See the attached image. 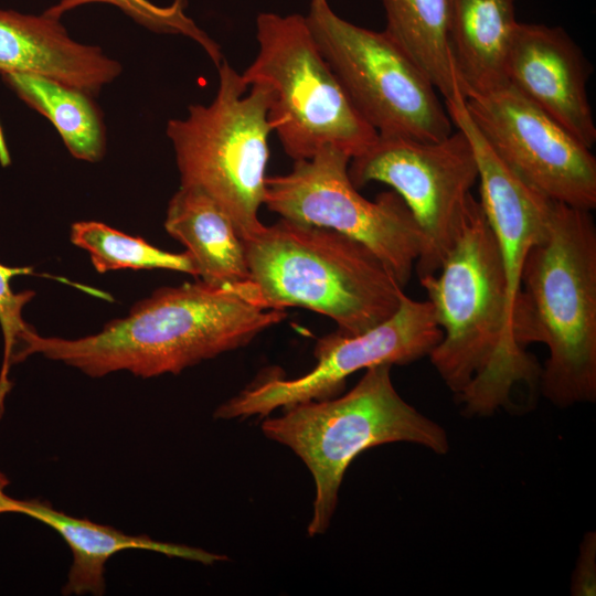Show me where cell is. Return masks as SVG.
<instances>
[{
	"instance_id": "obj_1",
	"label": "cell",
	"mask_w": 596,
	"mask_h": 596,
	"mask_svg": "<svg viewBox=\"0 0 596 596\" xmlns=\"http://www.w3.org/2000/svg\"><path fill=\"white\" fill-rule=\"evenodd\" d=\"M286 316L284 309L258 302L249 283L213 286L196 279L155 290L126 317L91 336L43 337L32 329L23 337L14 362L41 354L92 377L116 371L140 377L177 374L247 345Z\"/></svg>"
},
{
	"instance_id": "obj_2",
	"label": "cell",
	"mask_w": 596,
	"mask_h": 596,
	"mask_svg": "<svg viewBox=\"0 0 596 596\" xmlns=\"http://www.w3.org/2000/svg\"><path fill=\"white\" fill-rule=\"evenodd\" d=\"M418 279L443 333L428 356L466 414L509 407L517 385L540 381L535 359L512 338L500 252L472 194L441 266Z\"/></svg>"
},
{
	"instance_id": "obj_3",
	"label": "cell",
	"mask_w": 596,
	"mask_h": 596,
	"mask_svg": "<svg viewBox=\"0 0 596 596\" xmlns=\"http://www.w3.org/2000/svg\"><path fill=\"white\" fill-rule=\"evenodd\" d=\"M514 342L549 350L543 395L557 407L596 400V227L590 211L557 202L528 253L512 317Z\"/></svg>"
},
{
	"instance_id": "obj_4",
	"label": "cell",
	"mask_w": 596,
	"mask_h": 596,
	"mask_svg": "<svg viewBox=\"0 0 596 596\" xmlns=\"http://www.w3.org/2000/svg\"><path fill=\"white\" fill-rule=\"evenodd\" d=\"M242 241L258 302L316 311L344 333L383 322L405 294L369 247L329 228L280 217Z\"/></svg>"
},
{
	"instance_id": "obj_5",
	"label": "cell",
	"mask_w": 596,
	"mask_h": 596,
	"mask_svg": "<svg viewBox=\"0 0 596 596\" xmlns=\"http://www.w3.org/2000/svg\"><path fill=\"white\" fill-rule=\"evenodd\" d=\"M391 368L372 365L344 395L296 404L262 423L264 435L290 448L312 475L316 496L309 536L327 531L345 470L364 450L400 441L438 455L449 450L446 430L397 393Z\"/></svg>"
},
{
	"instance_id": "obj_6",
	"label": "cell",
	"mask_w": 596,
	"mask_h": 596,
	"mask_svg": "<svg viewBox=\"0 0 596 596\" xmlns=\"http://www.w3.org/2000/svg\"><path fill=\"white\" fill-rule=\"evenodd\" d=\"M258 52L242 78L269 92L268 121L294 161L331 146L351 159L376 139L297 13L262 12L256 18Z\"/></svg>"
},
{
	"instance_id": "obj_7",
	"label": "cell",
	"mask_w": 596,
	"mask_h": 596,
	"mask_svg": "<svg viewBox=\"0 0 596 596\" xmlns=\"http://www.w3.org/2000/svg\"><path fill=\"white\" fill-rule=\"evenodd\" d=\"M209 105L189 106L187 117L170 119V139L181 185L200 189L231 217L241 238L258 231L269 157V92L247 86L224 58Z\"/></svg>"
},
{
	"instance_id": "obj_8",
	"label": "cell",
	"mask_w": 596,
	"mask_h": 596,
	"mask_svg": "<svg viewBox=\"0 0 596 596\" xmlns=\"http://www.w3.org/2000/svg\"><path fill=\"white\" fill-rule=\"evenodd\" d=\"M306 20L324 60L377 135L437 141L454 131L430 79L385 31L340 18L327 0H311Z\"/></svg>"
},
{
	"instance_id": "obj_9",
	"label": "cell",
	"mask_w": 596,
	"mask_h": 596,
	"mask_svg": "<svg viewBox=\"0 0 596 596\" xmlns=\"http://www.w3.org/2000/svg\"><path fill=\"white\" fill-rule=\"evenodd\" d=\"M351 158L327 146L295 161L290 172L266 178L264 205L281 219L320 226L369 247L404 287L423 253L424 235L394 191L371 201L350 180Z\"/></svg>"
},
{
	"instance_id": "obj_10",
	"label": "cell",
	"mask_w": 596,
	"mask_h": 596,
	"mask_svg": "<svg viewBox=\"0 0 596 596\" xmlns=\"http://www.w3.org/2000/svg\"><path fill=\"white\" fill-rule=\"evenodd\" d=\"M356 189L370 182L390 185L405 202L424 235L415 264L418 278L435 274L456 238L465 203L478 182L473 147L457 128L437 141L377 136L348 168Z\"/></svg>"
},
{
	"instance_id": "obj_11",
	"label": "cell",
	"mask_w": 596,
	"mask_h": 596,
	"mask_svg": "<svg viewBox=\"0 0 596 596\" xmlns=\"http://www.w3.org/2000/svg\"><path fill=\"white\" fill-rule=\"evenodd\" d=\"M441 334L430 302L404 294L397 310L377 326L355 334L337 329L318 340L317 363L305 375L289 380L270 377L244 389L219 406L214 417L267 416L280 407L336 397L356 371L377 364L414 362L428 355Z\"/></svg>"
},
{
	"instance_id": "obj_12",
	"label": "cell",
	"mask_w": 596,
	"mask_h": 596,
	"mask_svg": "<svg viewBox=\"0 0 596 596\" xmlns=\"http://www.w3.org/2000/svg\"><path fill=\"white\" fill-rule=\"evenodd\" d=\"M496 155L524 182L573 207H596V159L562 125L508 82L465 97Z\"/></svg>"
},
{
	"instance_id": "obj_13",
	"label": "cell",
	"mask_w": 596,
	"mask_h": 596,
	"mask_svg": "<svg viewBox=\"0 0 596 596\" xmlns=\"http://www.w3.org/2000/svg\"><path fill=\"white\" fill-rule=\"evenodd\" d=\"M590 67L561 28L519 22L505 63V81L592 149L596 125L587 96Z\"/></svg>"
},
{
	"instance_id": "obj_14",
	"label": "cell",
	"mask_w": 596,
	"mask_h": 596,
	"mask_svg": "<svg viewBox=\"0 0 596 596\" xmlns=\"http://www.w3.org/2000/svg\"><path fill=\"white\" fill-rule=\"evenodd\" d=\"M33 74L94 96L121 73L99 46L72 39L60 19L0 9V75Z\"/></svg>"
},
{
	"instance_id": "obj_15",
	"label": "cell",
	"mask_w": 596,
	"mask_h": 596,
	"mask_svg": "<svg viewBox=\"0 0 596 596\" xmlns=\"http://www.w3.org/2000/svg\"><path fill=\"white\" fill-rule=\"evenodd\" d=\"M20 513L52 528L71 549L73 563L62 589L64 595H103L106 562L116 553L126 550L158 552L203 564L226 558L201 549L155 541L146 535H129L108 525L71 517L35 500H23Z\"/></svg>"
},
{
	"instance_id": "obj_16",
	"label": "cell",
	"mask_w": 596,
	"mask_h": 596,
	"mask_svg": "<svg viewBox=\"0 0 596 596\" xmlns=\"http://www.w3.org/2000/svg\"><path fill=\"white\" fill-rule=\"evenodd\" d=\"M164 228L185 246L196 279L213 286L249 281L243 241L233 221L200 189L180 185L169 201Z\"/></svg>"
},
{
	"instance_id": "obj_17",
	"label": "cell",
	"mask_w": 596,
	"mask_h": 596,
	"mask_svg": "<svg viewBox=\"0 0 596 596\" xmlns=\"http://www.w3.org/2000/svg\"><path fill=\"white\" fill-rule=\"evenodd\" d=\"M514 0H450L449 43L464 97L505 83Z\"/></svg>"
},
{
	"instance_id": "obj_18",
	"label": "cell",
	"mask_w": 596,
	"mask_h": 596,
	"mask_svg": "<svg viewBox=\"0 0 596 596\" xmlns=\"http://www.w3.org/2000/svg\"><path fill=\"white\" fill-rule=\"evenodd\" d=\"M385 32L419 66L445 102L464 97L449 43L450 0H382Z\"/></svg>"
},
{
	"instance_id": "obj_19",
	"label": "cell",
	"mask_w": 596,
	"mask_h": 596,
	"mask_svg": "<svg viewBox=\"0 0 596 596\" xmlns=\"http://www.w3.org/2000/svg\"><path fill=\"white\" fill-rule=\"evenodd\" d=\"M2 79L54 125L73 157L88 162L104 157L106 129L92 95L40 75L13 73L2 75Z\"/></svg>"
},
{
	"instance_id": "obj_20",
	"label": "cell",
	"mask_w": 596,
	"mask_h": 596,
	"mask_svg": "<svg viewBox=\"0 0 596 596\" xmlns=\"http://www.w3.org/2000/svg\"><path fill=\"white\" fill-rule=\"evenodd\" d=\"M72 243L85 249L95 269L104 274L118 269H169L196 277L194 263L188 252L170 253L104 223L76 222L71 227Z\"/></svg>"
},
{
	"instance_id": "obj_21",
	"label": "cell",
	"mask_w": 596,
	"mask_h": 596,
	"mask_svg": "<svg viewBox=\"0 0 596 596\" xmlns=\"http://www.w3.org/2000/svg\"><path fill=\"white\" fill-rule=\"evenodd\" d=\"M89 3L114 6L150 31L190 38L216 67L224 60L221 46L185 13L188 0H173L168 6H158L149 0H60L44 12L61 19L64 13Z\"/></svg>"
},
{
	"instance_id": "obj_22",
	"label": "cell",
	"mask_w": 596,
	"mask_h": 596,
	"mask_svg": "<svg viewBox=\"0 0 596 596\" xmlns=\"http://www.w3.org/2000/svg\"><path fill=\"white\" fill-rule=\"evenodd\" d=\"M33 274L32 267H10L0 263V326L4 339V354L0 372V417L3 412L6 396L11 387L8 379L13 356L22 338L33 329L22 317L24 306L34 297V291L14 292L11 280L15 276Z\"/></svg>"
},
{
	"instance_id": "obj_23",
	"label": "cell",
	"mask_w": 596,
	"mask_h": 596,
	"mask_svg": "<svg viewBox=\"0 0 596 596\" xmlns=\"http://www.w3.org/2000/svg\"><path fill=\"white\" fill-rule=\"evenodd\" d=\"M571 595H596V532L584 534L571 579Z\"/></svg>"
},
{
	"instance_id": "obj_24",
	"label": "cell",
	"mask_w": 596,
	"mask_h": 596,
	"mask_svg": "<svg viewBox=\"0 0 596 596\" xmlns=\"http://www.w3.org/2000/svg\"><path fill=\"white\" fill-rule=\"evenodd\" d=\"M9 485L7 477L0 472V513H20L23 500H17L7 494L6 488Z\"/></svg>"
}]
</instances>
